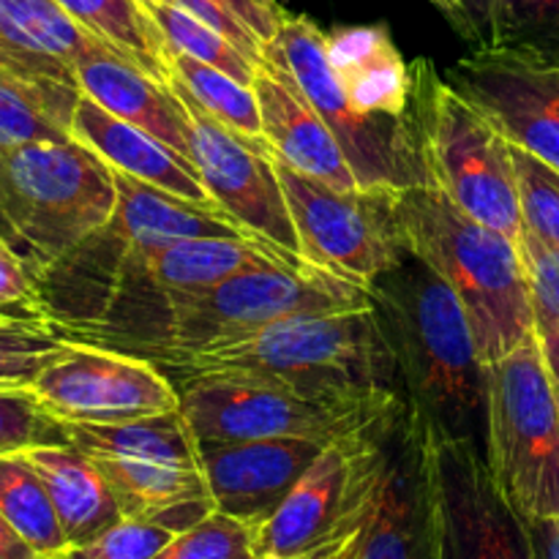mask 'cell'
Returning a JSON list of instances; mask_svg holds the SVG:
<instances>
[{
    "mask_svg": "<svg viewBox=\"0 0 559 559\" xmlns=\"http://www.w3.org/2000/svg\"><path fill=\"white\" fill-rule=\"evenodd\" d=\"M0 320L52 331L55 317L41 295V276L36 267L0 238Z\"/></svg>",
    "mask_w": 559,
    "mask_h": 559,
    "instance_id": "36",
    "label": "cell"
},
{
    "mask_svg": "<svg viewBox=\"0 0 559 559\" xmlns=\"http://www.w3.org/2000/svg\"><path fill=\"white\" fill-rule=\"evenodd\" d=\"M136 3H140V5H142V9H147V5H151V3H153V0H136Z\"/></svg>",
    "mask_w": 559,
    "mask_h": 559,
    "instance_id": "47",
    "label": "cell"
},
{
    "mask_svg": "<svg viewBox=\"0 0 559 559\" xmlns=\"http://www.w3.org/2000/svg\"><path fill=\"white\" fill-rule=\"evenodd\" d=\"M333 76L355 112L380 123L413 120L415 76L385 25H355L325 33Z\"/></svg>",
    "mask_w": 559,
    "mask_h": 559,
    "instance_id": "21",
    "label": "cell"
},
{
    "mask_svg": "<svg viewBox=\"0 0 559 559\" xmlns=\"http://www.w3.org/2000/svg\"><path fill=\"white\" fill-rule=\"evenodd\" d=\"M538 559H559V519H524Z\"/></svg>",
    "mask_w": 559,
    "mask_h": 559,
    "instance_id": "41",
    "label": "cell"
},
{
    "mask_svg": "<svg viewBox=\"0 0 559 559\" xmlns=\"http://www.w3.org/2000/svg\"><path fill=\"white\" fill-rule=\"evenodd\" d=\"M66 442H71L66 424L44 407L33 388H0V456Z\"/></svg>",
    "mask_w": 559,
    "mask_h": 559,
    "instance_id": "31",
    "label": "cell"
},
{
    "mask_svg": "<svg viewBox=\"0 0 559 559\" xmlns=\"http://www.w3.org/2000/svg\"><path fill=\"white\" fill-rule=\"evenodd\" d=\"M371 304L396 360L404 402L437 435L486 451L489 382L473 325L451 287L407 249L374 278Z\"/></svg>",
    "mask_w": 559,
    "mask_h": 559,
    "instance_id": "1",
    "label": "cell"
},
{
    "mask_svg": "<svg viewBox=\"0 0 559 559\" xmlns=\"http://www.w3.org/2000/svg\"><path fill=\"white\" fill-rule=\"evenodd\" d=\"M191 120V162L200 169L218 211L257 243L267 246L295 267H306L304 246L278 180L273 147L265 140L238 134L207 115L178 82L169 80Z\"/></svg>",
    "mask_w": 559,
    "mask_h": 559,
    "instance_id": "13",
    "label": "cell"
},
{
    "mask_svg": "<svg viewBox=\"0 0 559 559\" xmlns=\"http://www.w3.org/2000/svg\"><path fill=\"white\" fill-rule=\"evenodd\" d=\"M325 445L311 437L200 445V467L213 506L257 530L276 513Z\"/></svg>",
    "mask_w": 559,
    "mask_h": 559,
    "instance_id": "17",
    "label": "cell"
},
{
    "mask_svg": "<svg viewBox=\"0 0 559 559\" xmlns=\"http://www.w3.org/2000/svg\"><path fill=\"white\" fill-rule=\"evenodd\" d=\"M511 153L519 178L524 233L559 249V173L522 147L511 145Z\"/></svg>",
    "mask_w": 559,
    "mask_h": 559,
    "instance_id": "33",
    "label": "cell"
},
{
    "mask_svg": "<svg viewBox=\"0 0 559 559\" xmlns=\"http://www.w3.org/2000/svg\"><path fill=\"white\" fill-rule=\"evenodd\" d=\"M69 344L71 338L44 328L0 325V388H31Z\"/></svg>",
    "mask_w": 559,
    "mask_h": 559,
    "instance_id": "35",
    "label": "cell"
},
{
    "mask_svg": "<svg viewBox=\"0 0 559 559\" xmlns=\"http://www.w3.org/2000/svg\"><path fill=\"white\" fill-rule=\"evenodd\" d=\"M486 462L524 519H559V399L538 333L486 366Z\"/></svg>",
    "mask_w": 559,
    "mask_h": 559,
    "instance_id": "8",
    "label": "cell"
},
{
    "mask_svg": "<svg viewBox=\"0 0 559 559\" xmlns=\"http://www.w3.org/2000/svg\"><path fill=\"white\" fill-rule=\"evenodd\" d=\"M180 413L200 445L311 437L333 442L369 424L399 399L382 404H355L314 399L271 377L246 371L189 374L178 385Z\"/></svg>",
    "mask_w": 559,
    "mask_h": 559,
    "instance_id": "10",
    "label": "cell"
},
{
    "mask_svg": "<svg viewBox=\"0 0 559 559\" xmlns=\"http://www.w3.org/2000/svg\"><path fill=\"white\" fill-rule=\"evenodd\" d=\"M265 58L293 76L306 102L325 120L342 145L360 189L399 191L407 186L429 183L415 115L409 123L393 126L355 112L333 76L325 33L309 16L284 14L276 36L265 47Z\"/></svg>",
    "mask_w": 559,
    "mask_h": 559,
    "instance_id": "11",
    "label": "cell"
},
{
    "mask_svg": "<svg viewBox=\"0 0 559 559\" xmlns=\"http://www.w3.org/2000/svg\"><path fill=\"white\" fill-rule=\"evenodd\" d=\"M175 535L156 522L126 516L98 538L66 549L60 559H153Z\"/></svg>",
    "mask_w": 559,
    "mask_h": 559,
    "instance_id": "37",
    "label": "cell"
},
{
    "mask_svg": "<svg viewBox=\"0 0 559 559\" xmlns=\"http://www.w3.org/2000/svg\"><path fill=\"white\" fill-rule=\"evenodd\" d=\"M27 459L38 469L49 497H52L69 549L98 538L120 519H126L123 508L98 464L76 445L66 442V445L33 448L27 451Z\"/></svg>",
    "mask_w": 559,
    "mask_h": 559,
    "instance_id": "25",
    "label": "cell"
},
{
    "mask_svg": "<svg viewBox=\"0 0 559 559\" xmlns=\"http://www.w3.org/2000/svg\"><path fill=\"white\" fill-rule=\"evenodd\" d=\"M304 257L369 289L402 257L391 222V191H342L273 156Z\"/></svg>",
    "mask_w": 559,
    "mask_h": 559,
    "instance_id": "14",
    "label": "cell"
},
{
    "mask_svg": "<svg viewBox=\"0 0 559 559\" xmlns=\"http://www.w3.org/2000/svg\"><path fill=\"white\" fill-rule=\"evenodd\" d=\"M80 96V85L0 63V153L74 140L71 120Z\"/></svg>",
    "mask_w": 559,
    "mask_h": 559,
    "instance_id": "26",
    "label": "cell"
},
{
    "mask_svg": "<svg viewBox=\"0 0 559 559\" xmlns=\"http://www.w3.org/2000/svg\"><path fill=\"white\" fill-rule=\"evenodd\" d=\"M360 429L328 442L276 513L254 530L257 557L295 559L342 533L358 484Z\"/></svg>",
    "mask_w": 559,
    "mask_h": 559,
    "instance_id": "18",
    "label": "cell"
},
{
    "mask_svg": "<svg viewBox=\"0 0 559 559\" xmlns=\"http://www.w3.org/2000/svg\"><path fill=\"white\" fill-rule=\"evenodd\" d=\"M0 559H47L0 516Z\"/></svg>",
    "mask_w": 559,
    "mask_h": 559,
    "instance_id": "43",
    "label": "cell"
},
{
    "mask_svg": "<svg viewBox=\"0 0 559 559\" xmlns=\"http://www.w3.org/2000/svg\"><path fill=\"white\" fill-rule=\"evenodd\" d=\"M271 265H293V262L251 238L175 240V243L147 251L134 262L129 276L115 293L109 309L120 306L126 298L131 300L134 295H156L164 300L169 295L200 293V289L216 287V284L238 276V273Z\"/></svg>",
    "mask_w": 559,
    "mask_h": 559,
    "instance_id": "20",
    "label": "cell"
},
{
    "mask_svg": "<svg viewBox=\"0 0 559 559\" xmlns=\"http://www.w3.org/2000/svg\"><path fill=\"white\" fill-rule=\"evenodd\" d=\"M464 16V41L475 49L500 47L502 0H459Z\"/></svg>",
    "mask_w": 559,
    "mask_h": 559,
    "instance_id": "39",
    "label": "cell"
},
{
    "mask_svg": "<svg viewBox=\"0 0 559 559\" xmlns=\"http://www.w3.org/2000/svg\"><path fill=\"white\" fill-rule=\"evenodd\" d=\"M153 559H260L254 527L227 513L213 511L194 527L175 535Z\"/></svg>",
    "mask_w": 559,
    "mask_h": 559,
    "instance_id": "34",
    "label": "cell"
},
{
    "mask_svg": "<svg viewBox=\"0 0 559 559\" xmlns=\"http://www.w3.org/2000/svg\"><path fill=\"white\" fill-rule=\"evenodd\" d=\"M445 80L475 104L513 147L559 173V66L506 47L473 49Z\"/></svg>",
    "mask_w": 559,
    "mask_h": 559,
    "instance_id": "16",
    "label": "cell"
},
{
    "mask_svg": "<svg viewBox=\"0 0 559 559\" xmlns=\"http://www.w3.org/2000/svg\"><path fill=\"white\" fill-rule=\"evenodd\" d=\"M424 456L429 559H538L527 522L497 486L484 448L437 435L424 420Z\"/></svg>",
    "mask_w": 559,
    "mask_h": 559,
    "instance_id": "12",
    "label": "cell"
},
{
    "mask_svg": "<svg viewBox=\"0 0 559 559\" xmlns=\"http://www.w3.org/2000/svg\"><path fill=\"white\" fill-rule=\"evenodd\" d=\"M145 11L156 22L164 47L173 49V52L189 55L194 60H202V63L213 66V69L227 71L229 76L240 80L243 85H254L260 63L251 60L243 49L235 47L222 33L213 31L211 25L197 20L194 14H189L180 5H175L173 0H153Z\"/></svg>",
    "mask_w": 559,
    "mask_h": 559,
    "instance_id": "30",
    "label": "cell"
},
{
    "mask_svg": "<svg viewBox=\"0 0 559 559\" xmlns=\"http://www.w3.org/2000/svg\"><path fill=\"white\" fill-rule=\"evenodd\" d=\"M0 238L9 240V243H11V238H9V227H5V222H3V211H0ZM11 246H14V243H11Z\"/></svg>",
    "mask_w": 559,
    "mask_h": 559,
    "instance_id": "46",
    "label": "cell"
},
{
    "mask_svg": "<svg viewBox=\"0 0 559 559\" xmlns=\"http://www.w3.org/2000/svg\"><path fill=\"white\" fill-rule=\"evenodd\" d=\"M167 66L169 80L178 82L207 115L222 120L224 126L235 129L238 134L265 140L254 85H243L240 80L229 76L227 71L213 69L202 60L173 52V49H167Z\"/></svg>",
    "mask_w": 559,
    "mask_h": 559,
    "instance_id": "29",
    "label": "cell"
},
{
    "mask_svg": "<svg viewBox=\"0 0 559 559\" xmlns=\"http://www.w3.org/2000/svg\"><path fill=\"white\" fill-rule=\"evenodd\" d=\"M415 129L429 183L486 227L522 238V202L511 142L429 60L413 66Z\"/></svg>",
    "mask_w": 559,
    "mask_h": 559,
    "instance_id": "6",
    "label": "cell"
},
{
    "mask_svg": "<svg viewBox=\"0 0 559 559\" xmlns=\"http://www.w3.org/2000/svg\"><path fill=\"white\" fill-rule=\"evenodd\" d=\"M76 85L115 118L153 134L191 158V120L169 82L156 80L112 47L82 55L74 69Z\"/></svg>",
    "mask_w": 559,
    "mask_h": 559,
    "instance_id": "22",
    "label": "cell"
},
{
    "mask_svg": "<svg viewBox=\"0 0 559 559\" xmlns=\"http://www.w3.org/2000/svg\"><path fill=\"white\" fill-rule=\"evenodd\" d=\"M347 535H349V516H347V524H344V530L336 535V538L325 540L322 546H317V549L306 551V555H300L295 559H342L344 544H347Z\"/></svg>",
    "mask_w": 559,
    "mask_h": 559,
    "instance_id": "44",
    "label": "cell"
},
{
    "mask_svg": "<svg viewBox=\"0 0 559 559\" xmlns=\"http://www.w3.org/2000/svg\"><path fill=\"white\" fill-rule=\"evenodd\" d=\"M31 388L63 424H126L180 407L178 385L156 360L74 338Z\"/></svg>",
    "mask_w": 559,
    "mask_h": 559,
    "instance_id": "15",
    "label": "cell"
},
{
    "mask_svg": "<svg viewBox=\"0 0 559 559\" xmlns=\"http://www.w3.org/2000/svg\"><path fill=\"white\" fill-rule=\"evenodd\" d=\"M342 559H429L424 420L404 399L360 429L358 484Z\"/></svg>",
    "mask_w": 559,
    "mask_h": 559,
    "instance_id": "9",
    "label": "cell"
},
{
    "mask_svg": "<svg viewBox=\"0 0 559 559\" xmlns=\"http://www.w3.org/2000/svg\"><path fill=\"white\" fill-rule=\"evenodd\" d=\"M435 9H440V14L445 16L448 22H451L453 27H456V33L462 36L464 33V16H462V5H459V0H429Z\"/></svg>",
    "mask_w": 559,
    "mask_h": 559,
    "instance_id": "45",
    "label": "cell"
},
{
    "mask_svg": "<svg viewBox=\"0 0 559 559\" xmlns=\"http://www.w3.org/2000/svg\"><path fill=\"white\" fill-rule=\"evenodd\" d=\"M0 516L41 557L55 559L69 549L52 497L27 453L0 456Z\"/></svg>",
    "mask_w": 559,
    "mask_h": 559,
    "instance_id": "28",
    "label": "cell"
},
{
    "mask_svg": "<svg viewBox=\"0 0 559 559\" xmlns=\"http://www.w3.org/2000/svg\"><path fill=\"white\" fill-rule=\"evenodd\" d=\"M519 251H522V260L527 265L530 289H533L535 325L538 322L559 325V249L546 246L544 240L522 229Z\"/></svg>",
    "mask_w": 559,
    "mask_h": 559,
    "instance_id": "38",
    "label": "cell"
},
{
    "mask_svg": "<svg viewBox=\"0 0 559 559\" xmlns=\"http://www.w3.org/2000/svg\"><path fill=\"white\" fill-rule=\"evenodd\" d=\"M254 93L262 115V136L278 158L333 189H360L333 131L306 102L293 76L271 58L260 60Z\"/></svg>",
    "mask_w": 559,
    "mask_h": 559,
    "instance_id": "19",
    "label": "cell"
},
{
    "mask_svg": "<svg viewBox=\"0 0 559 559\" xmlns=\"http://www.w3.org/2000/svg\"><path fill=\"white\" fill-rule=\"evenodd\" d=\"M91 36L112 47L156 80L169 82L167 47L156 22L136 0H55Z\"/></svg>",
    "mask_w": 559,
    "mask_h": 559,
    "instance_id": "27",
    "label": "cell"
},
{
    "mask_svg": "<svg viewBox=\"0 0 559 559\" xmlns=\"http://www.w3.org/2000/svg\"><path fill=\"white\" fill-rule=\"evenodd\" d=\"M364 306H371L369 289L344 282L322 267H254L216 287L164 298L162 317L140 347H147L156 360H162L167 355L240 342L293 317Z\"/></svg>",
    "mask_w": 559,
    "mask_h": 559,
    "instance_id": "5",
    "label": "cell"
},
{
    "mask_svg": "<svg viewBox=\"0 0 559 559\" xmlns=\"http://www.w3.org/2000/svg\"><path fill=\"white\" fill-rule=\"evenodd\" d=\"M535 333H538L540 353H544L546 371H549L551 382L559 391V325H551V322H538L535 325Z\"/></svg>",
    "mask_w": 559,
    "mask_h": 559,
    "instance_id": "42",
    "label": "cell"
},
{
    "mask_svg": "<svg viewBox=\"0 0 559 559\" xmlns=\"http://www.w3.org/2000/svg\"><path fill=\"white\" fill-rule=\"evenodd\" d=\"M211 3L222 5L229 14L238 16V20L260 38L262 47H267V44L273 41L284 14H287V11H282V5H278L276 0H211Z\"/></svg>",
    "mask_w": 559,
    "mask_h": 559,
    "instance_id": "40",
    "label": "cell"
},
{
    "mask_svg": "<svg viewBox=\"0 0 559 559\" xmlns=\"http://www.w3.org/2000/svg\"><path fill=\"white\" fill-rule=\"evenodd\" d=\"M500 47L559 66V0H502Z\"/></svg>",
    "mask_w": 559,
    "mask_h": 559,
    "instance_id": "32",
    "label": "cell"
},
{
    "mask_svg": "<svg viewBox=\"0 0 559 559\" xmlns=\"http://www.w3.org/2000/svg\"><path fill=\"white\" fill-rule=\"evenodd\" d=\"M55 559H60V557H55Z\"/></svg>",
    "mask_w": 559,
    "mask_h": 559,
    "instance_id": "49",
    "label": "cell"
},
{
    "mask_svg": "<svg viewBox=\"0 0 559 559\" xmlns=\"http://www.w3.org/2000/svg\"><path fill=\"white\" fill-rule=\"evenodd\" d=\"M66 431L71 445L98 464L123 516L183 533L216 511L200 442L180 407L126 424H66Z\"/></svg>",
    "mask_w": 559,
    "mask_h": 559,
    "instance_id": "7",
    "label": "cell"
},
{
    "mask_svg": "<svg viewBox=\"0 0 559 559\" xmlns=\"http://www.w3.org/2000/svg\"><path fill=\"white\" fill-rule=\"evenodd\" d=\"M158 364L183 377L207 371L271 377L306 396L331 402L382 404L402 396L396 360L374 304L293 317L240 342L167 355Z\"/></svg>",
    "mask_w": 559,
    "mask_h": 559,
    "instance_id": "3",
    "label": "cell"
},
{
    "mask_svg": "<svg viewBox=\"0 0 559 559\" xmlns=\"http://www.w3.org/2000/svg\"><path fill=\"white\" fill-rule=\"evenodd\" d=\"M107 47L55 0H0V63L76 85L82 55Z\"/></svg>",
    "mask_w": 559,
    "mask_h": 559,
    "instance_id": "24",
    "label": "cell"
},
{
    "mask_svg": "<svg viewBox=\"0 0 559 559\" xmlns=\"http://www.w3.org/2000/svg\"><path fill=\"white\" fill-rule=\"evenodd\" d=\"M115 205V169L80 140L0 153L3 222L38 276L107 227Z\"/></svg>",
    "mask_w": 559,
    "mask_h": 559,
    "instance_id": "4",
    "label": "cell"
},
{
    "mask_svg": "<svg viewBox=\"0 0 559 559\" xmlns=\"http://www.w3.org/2000/svg\"><path fill=\"white\" fill-rule=\"evenodd\" d=\"M71 134L82 145L96 151L118 173L131 175V178L156 186L162 191H169V194L180 197V200L218 207L211 200V194H207L205 183L200 178V169H197L191 158L164 145L162 140L142 131L140 126H131L126 120L115 118L112 112H107L102 104L87 98L85 93L76 102Z\"/></svg>",
    "mask_w": 559,
    "mask_h": 559,
    "instance_id": "23",
    "label": "cell"
},
{
    "mask_svg": "<svg viewBox=\"0 0 559 559\" xmlns=\"http://www.w3.org/2000/svg\"><path fill=\"white\" fill-rule=\"evenodd\" d=\"M391 222L399 246L462 300L486 366L533 336V289L519 240L467 216L435 183L391 191Z\"/></svg>",
    "mask_w": 559,
    "mask_h": 559,
    "instance_id": "2",
    "label": "cell"
},
{
    "mask_svg": "<svg viewBox=\"0 0 559 559\" xmlns=\"http://www.w3.org/2000/svg\"><path fill=\"white\" fill-rule=\"evenodd\" d=\"M555 391H557V388H555ZM557 399H559V391H557Z\"/></svg>",
    "mask_w": 559,
    "mask_h": 559,
    "instance_id": "48",
    "label": "cell"
}]
</instances>
